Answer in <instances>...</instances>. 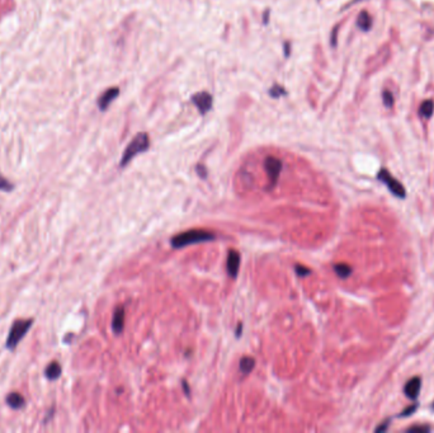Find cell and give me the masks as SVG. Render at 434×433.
I'll use <instances>...</instances> for the list:
<instances>
[{
    "label": "cell",
    "mask_w": 434,
    "mask_h": 433,
    "mask_svg": "<svg viewBox=\"0 0 434 433\" xmlns=\"http://www.w3.org/2000/svg\"><path fill=\"white\" fill-rule=\"evenodd\" d=\"M216 238V235L211 232H207V230H201V229H193L188 230V232H183L180 234L176 235V236L172 238L170 244L173 248L179 249L183 248V246H192L196 243H204V242H211Z\"/></svg>",
    "instance_id": "6da1fadb"
},
{
    "label": "cell",
    "mask_w": 434,
    "mask_h": 433,
    "mask_svg": "<svg viewBox=\"0 0 434 433\" xmlns=\"http://www.w3.org/2000/svg\"><path fill=\"white\" fill-rule=\"evenodd\" d=\"M33 326V319H16L12 324L10 330H9L8 338H6V350H14L16 346L20 344V340L27 336L28 330Z\"/></svg>",
    "instance_id": "7a4b0ae2"
},
{
    "label": "cell",
    "mask_w": 434,
    "mask_h": 433,
    "mask_svg": "<svg viewBox=\"0 0 434 433\" xmlns=\"http://www.w3.org/2000/svg\"><path fill=\"white\" fill-rule=\"evenodd\" d=\"M148 146H150V138H148V134L145 132L138 134V135L136 136L131 142H130V145L126 148V150H124V155H122L121 164H120V166L124 168V166H127V164H128L136 156V155L140 154V152H146V150L148 149Z\"/></svg>",
    "instance_id": "3957f363"
},
{
    "label": "cell",
    "mask_w": 434,
    "mask_h": 433,
    "mask_svg": "<svg viewBox=\"0 0 434 433\" xmlns=\"http://www.w3.org/2000/svg\"><path fill=\"white\" fill-rule=\"evenodd\" d=\"M377 178H378V180H381L384 184H386V187L390 190L391 194H395V196L398 197V198H405L406 192H405L404 186L398 182L396 178H394L388 169L385 168L381 169V170L378 172V174H377Z\"/></svg>",
    "instance_id": "277c9868"
},
{
    "label": "cell",
    "mask_w": 434,
    "mask_h": 433,
    "mask_svg": "<svg viewBox=\"0 0 434 433\" xmlns=\"http://www.w3.org/2000/svg\"><path fill=\"white\" fill-rule=\"evenodd\" d=\"M282 162L276 156H268L264 160V168H266V174L270 180V187L276 186L278 177H280V172H282Z\"/></svg>",
    "instance_id": "5b68a950"
},
{
    "label": "cell",
    "mask_w": 434,
    "mask_h": 433,
    "mask_svg": "<svg viewBox=\"0 0 434 433\" xmlns=\"http://www.w3.org/2000/svg\"><path fill=\"white\" fill-rule=\"evenodd\" d=\"M192 102L196 107L198 108L200 114H206L212 108V103H214V98L207 92H200L192 96Z\"/></svg>",
    "instance_id": "8992f818"
},
{
    "label": "cell",
    "mask_w": 434,
    "mask_h": 433,
    "mask_svg": "<svg viewBox=\"0 0 434 433\" xmlns=\"http://www.w3.org/2000/svg\"><path fill=\"white\" fill-rule=\"evenodd\" d=\"M228 274H230V277L235 278L239 274V267H240V254L239 252L235 250V249H231L228 252Z\"/></svg>",
    "instance_id": "52a82bcc"
},
{
    "label": "cell",
    "mask_w": 434,
    "mask_h": 433,
    "mask_svg": "<svg viewBox=\"0 0 434 433\" xmlns=\"http://www.w3.org/2000/svg\"><path fill=\"white\" fill-rule=\"evenodd\" d=\"M120 89L118 88H110L104 92V93L98 98V107L100 110H106L110 106V103L118 97Z\"/></svg>",
    "instance_id": "ba28073f"
},
{
    "label": "cell",
    "mask_w": 434,
    "mask_h": 433,
    "mask_svg": "<svg viewBox=\"0 0 434 433\" xmlns=\"http://www.w3.org/2000/svg\"><path fill=\"white\" fill-rule=\"evenodd\" d=\"M420 388H422V378L416 376V378H412V380L408 381L406 385H405L404 388V392L409 399L415 400L416 398H418L419 392H420Z\"/></svg>",
    "instance_id": "9c48e42d"
},
{
    "label": "cell",
    "mask_w": 434,
    "mask_h": 433,
    "mask_svg": "<svg viewBox=\"0 0 434 433\" xmlns=\"http://www.w3.org/2000/svg\"><path fill=\"white\" fill-rule=\"evenodd\" d=\"M124 326V306H118L114 310L112 319V329L116 334H121Z\"/></svg>",
    "instance_id": "30bf717a"
},
{
    "label": "cell",
    "mask_w": 434,
    "mask_h": 433,
    "mask_svg": "<svg viewBox=\"0 0 434 433\" xmlns=\"http://www.w3.org/2000/svg\"><path fill=\"white\" fill-rule=\"evenodd\" d=\"M6 404H8L12 409H20L23 408L26 404L24 398L20 394H18V392H10V394L6 398Z\"/></svg>",
    "instance_id": "8fae6325"
},
{
    "label": "cell",
    "mask_w": 434,
    "mask_h": 433,
    "mask_svg": "<svg viewBox=\"0 0 434 433\" xmlns=\"http://www.w3.org/2000/svg\"><path fill=\"white\" fill-rule=\"evenodd\" d=\"M44 376H46L47 380H50V381L58 380V378L61 376V366L60 364H58L56 361L51 362V364H50L48 366L46 367V370H44Z\"/></svg>",
    "instance_id": "7c38bea8"
},
{
    "label": "cell",
    "mask_w": 434,
    "mask_h": 433,
    "mask_svg": "<svg viewBox=\"0 0 434 433\" xmlns=\"http://www.w3.org/2000/svg\"><path fill=\"white\" fill-rule=\"evenodd\" d=\"M357 26L360 28L362 30H370L372 27V18L371 16H370L366 10L360 12V16H358L357 18Z\"/></svg>",
    "instance_id": "4fadbf2b"
},
{
    "label": "cell",
    "mask_w": 434,
    "mask_h": 433,
    "mask_svg": "<svg viewBox=\"0 0 434 433\" xmlns=\"http://www.w3.org/2000/svg\"><path fill=\"white\" fill-rule=\"evenodd\" d=\"M434 112V103L433 100H426V102L422 103L420 108H419V114L424 118H430L433 116Z\"/></svg>",
    "instance_id": "5bb4252c"
},
{
    "label": "cell",
    "mask_w": 434,
    "mask_h": 433,
    "mask_svg": "<svg viewBox=\"0 0 434 433\" xmlns=\"http://www.w3.org/2000/svg\"><path fill=\"white\" fill-rule=\"evenodd\" d=\"M256 366V360L253 357H242L240 361V371L242 374H249Z\"/></svg>",
    "instance_id": "9a60e30c"
},
{
    "label": "cell",
    "mask_w": 434,
    "mask_h": 433,
    "mask_svg": "<svg viewBox=\"0 0 434 433\" xmlns=\"http://www.w3.org/2000/svg\"><path fill=\"white\" fill-rule=\"evenodd\" d=\"M334 270L340 278H346L352 274V268L350 266L346 264V263H339V264L334 266Z\"/></svg>",
    "instance_id": "2e32d148"
},
{
    "label": "cell",
    "mask_w": 434,
    "mask_h": 433,
    "mask_svg": "<svg viewBox=\"0 0 434 433\" xmlns=\"http://www.w3.org/2000/svg\"><path fill=\"white\" fill-rule=\"evenodd\" d=\"M268 94H270L272 98H280V97H282V96H286L287 92H286V89L283 88V86H278V84H274V86H273L272 88L268 90Z\"/></svg>",
    "instance_id": "e0dca14e"
},
{
    "label": "cell",
    "mask_w": 434,
    "mask_h": 433,
    "mask_svg": "<svg viewBox=\"0 0 434 433\" xmlns=\"http://www.w3.org/2000/svg\"><path fill=\"white\" fill-rule=\"evenodd\" d=\"M13 190H14L13 183L9 182L6 177H3V176L0 174V190H3V192H12Z\"/></svg>",
    "instance_id": "ac0fdd59"
},
{
    "label": "cell",
    "mask_w": 434,
    "mask_h": 433,
    "mask_svg": "<svg viewBox=\"0 0 434 433\" xmlns=\"http://www.w3.org/2000/svg\"><path fill=\"white\" fill-rule=\"evenodd\" d=\"M382 100H384V104H385L388 108L392 107L394 102H395V100H394V96L388 90L384 92V94H382Z\"/></svg>",
    "instance_id": "d6986e66"
},
{
    "label": "cell",
    "mask_w": 434,
    "mask_h": 433,
    "mask_svg": "<svg viewBox=\"0 0 434 433\" xmlns=\"http://www.w3.org/2000/svg\"><path fill=\"white\" fill-rule=\"evenodd\" d=\"M294 270H296V274L301 277H305L308 276V274H310V270L302 264H296L294 266Z\"/></svg>",
    "instance_id": "ffe728a7"
},
{
    "label": "cell",
    "mask_w": 434,
    "mask_h": 433,
    "mask_svg": "<svg viewBox=\"0 0 434 433\" xmlns=\"http://www.w3.org/2000/svg\"><path fill=\"white\" fill-rule=\"evenodd\" d=\"M416 409H418V406H416V404H415V406H410L409 408L404 409V410L402 412V414H400V416H412V414L414 413V412L416 410Z\"/></svg>",
    "instance_id": "44dd1931"
},
{
    "label": "cell",
    "mask_w": 434,
    "mask_h": 433,
    "mask_svg": "<svg viewBox=\"0 0 434 433\" xmlns=\"http://www.w3.org/2000/svg\"><path fill=\"white\" fill-rule=\"evenodd\" d=\"M196 170H197L198 176H200L201 178L207 177V169H206V166H202V164H198V166H196Z\"/></svg>",
    "instance_id": "7402d4cb"
},
{
    "label": "cell",
    "mask_w": 434,
    "mask_h": 433,
    "mask_svg": "<svg viewBox=\"0 0 434 433\" xmlns=\"http://www.w3.org/2000/svg\"><path fill=\"white\" fill-rule=\"evenodd\" d=\"M430 430V428L426 427V426H418V427H412L409 428V432H429Z\"/></svg>",
    "instance_id": "603a6c76"
},
{
    "label": "cell",
    "mask_w": 434,
    "mask_h": 433,
    "mask_svg": "<svg viewBox=\"0 0 434 433\" xmlns=\"http://www.w3.org/2000/svg\"><path fill=\"white\" fill-rule=\"evenodd\" d=\"M388 420H386V422H384V424H381L380 427L376 428V432H382V430H388Z\"/></svg>",
    "instance_id": "cb8c5ba5"
},
{
    "label": "cell",
    "mask_w": 434,
    "mask_h": 433,
    "mask_svg": "<svg viewBox=\"0 0 434 433\" xmlns=\"http://www.w3.org/2000/svg\"><path fill=\"white\" fill-rule=\"evenodd\" d=\"M268 20H270V10H266V13H264V20H263L264 24H266Z\"/></svg>",
    "instance_id": "d4e9b609"
},
{
    "label": "cell",
    "mask_w": 434,
    "mask_h": 433,
    "mask_svg": "<svg viewBox=\"0 0 434 433\" xmlns=\"http://www.w3.org/2000/svg\"><path fill=\"white\" fill-rule=\"evenodd\" d=\"M284 56H290V44H284Z\"/></svg>",
    "instance_id": "484cf974"
},
{
    "label": "cell",
    "mask_w": 434,
    "mask_h": 433,
    "mask_svg": "<svg viewBox=\"0 0 434 433\" xmlns=\"http://www.w3.org/2000/svg\"><path fill=\"white\" fill-rule=\"evenodd\" d=\"M242 324L239 323V326L236 328V336H242Z\"/></svg>",
    "instance_id": "4316f807"
},
{
    "label": "cell",
    "mask_w": 434,
    "mask_h": 433,
    "mask_svg": "<svg viewBox=\"0 0 434 433\" xmlns=\"http://www.w3.org/2000/svg\"><path fill=\"white\" fill-rule=\"evenodd\" d=\"M183 388H184V392L186 394L190 395V388H188V384L186 382V381H183Z\"/></svg>",
    "instance_id": "83f0119b"
},
{
    "label": "cell",
    "mask_w": 434,
    "mask_h": 433,
    "mask_svg": "<svg viewBox=\"0 0 434 433\" xmlns=\"http://www.w3.org/2000/svg\"><path fill=\"white\" fill-rule=\"evenodd\" d=\"M354 2H360V0H354Z\"/></svg>",
    "instance_id": "f1b7e54d"
},
{
    "label": "cell",
    "mask_w": 434,
    "mask_h": 433,
    "mask_svg": "<svg viewBox=\"0 0 434 433\" xmlns=\"http://www.w3.org/2000/svg\"></svg>",
    "instance_id": "f546056e"
}]
</instances>
